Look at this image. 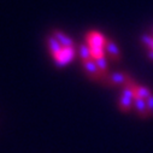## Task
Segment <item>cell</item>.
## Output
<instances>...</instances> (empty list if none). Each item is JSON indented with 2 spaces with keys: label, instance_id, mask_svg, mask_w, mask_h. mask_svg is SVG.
<instances>
[{
  "label": "cell",
  "instance_id": "cell-1",
  "mask_svg": "<svg viewBox=\"0 0 153 153\" xmlns=\"http://www.w3.org/2000/svg\"><path fill=\"white\" fill-rule=\"evenodd\" d=\"M122 94L120 97V108L124 112L136 107L141 117H151L153 114V93L142 85H137L129 76L123 82Z\"/></svg>",
  "mask_w": 153,
  "mask_h": 153
},
{
  "label": "cell",
  "instance_id": "cell-2",
  "mask_svg": "<svg viewBox=\"0 0 153 153\" xmlns=\"http://www.w3.org/2000/svg\"><path fill=\"white\" fill-rule=\"evenodd\" d=\"M47 48L53 63L58 68L69 65L77 54V48L72 39L60 30H54L47 37Z\"/></svg>",
  "mask_w": 153,
  "mask_h": 153
},
{
  "label": "cell",
  "instance_id": "cell-3",
  "mask_svg": "<svg viewBox=\"0 0 153 153\" xmlns=\"http://www.w3.org/2000/svg\"><path fill=\"white\" fill-rule=\"evenodd\" d=\"M151 34H152V36H153V31H152V33H151Z\"/></svg>",
  "mask_w": 153,
  "mask_h": 153
}]
</instances>
